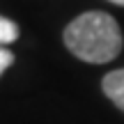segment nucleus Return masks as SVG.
Instances as JSON below:
<instances>
[{"label": "nucleus", "instance_id": "obj_2", "mask_svg": "<svg viewBox=\"0 0 124 124\" xmlns=\"http://www.w3.org/2000/svg\"><path fill=\"white\" fill-rule=\"evenodd\" d=\"M101 87H103V94L120 110H124V67L115 69V71H108L101 80Z\"/></svg>", "mask_w": 124, "mask_h": 124}, {"label": "nucleus", "instance_id": "obj_4", "mask_svg": "<svg viewBox=\"0 0 124 124\" xmlns=\"http://www.w3.org/2000/svg\"><path fill=\"white\" fill-rule=\"evenodd\" d=\"M12 64H14V53H12V51H7L2 44H0V76H2Z\"/></svg>", "mask_w": 124, "mask_h": 124}, {"label": "nucleus", "instance_id": "obj_1", "mask_svg": "<svg viewBox=\"0 0 124 124\" xmlns=\"http://www.w3.org/2000/svg\"><path fill=\"white\" fill-rule=\"evenodd\" d=\"M64 46L78 60L90 64H106L122 53L120 23L106 12H85L64 28Z\"/></svg>", "mask_w": 124, "mask_h": 124}, {"label": "nucleus", "instance_id": "obj_3", "mask_svg": "<svg viewBox=\"0 0 124 124\" xmlns=\"http://www.w3.org/2000/svg\"><path fill=\"white\" fill-rule=\"evenodd\" d=\"M18 39V25L12 21V18L0 16V44H12V41Z\"/></svg>", "mask_w": 124, "mask_h": 124}, {"label": "nucleus", "instance_id": "obj_5", "mask_svg": "<svg viewBox=\"0 0 124 124\" xmlns=\"http://www.w3.org/2000/svg\"><path fill=\"white\" fill-rule=\"evenodd\" d=\"M110 2H115V5H122V7H124V0H110Z\"/></svg>", "mask_w": 124, "mask_h": 124}]
</instances>
